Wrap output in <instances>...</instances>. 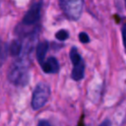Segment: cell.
I'll return each instance as SVG.
<instances>
[{
  "label": "cell",
  "instance_id": "obj_1",
  "mask_svg": "<svg viewBox=\"0 0 126 126\" xmlns=\"http://www.w3.org/2000/svg\"><path fill=\"white\" fill-rule=\"evenodd\" d=\"M8 81L17 87H25L30 81V64L25 58H19L9 68Z\"/></svg>",
  "mask_w": 126,
  "mask_h": 126
},
{
  "label": "cell",
  "instance_id": "obj_2",
  "mask_svg": "<svg viewBox=\"0 0 126 126\" xmlns=\"http://www.w3.org/2000/svg\"><path fill=\"white\" fill-rule=\"evenodd\" d=\"M49 96H50V87L45 83L37 84L32 95V100H31L32 108L33 110L42 108L47 102Z\"/></svg>",
  "mask_w": 126,
  "mask_h": 126
},
{
  "label": "cell",
  "instance_id": "obj_3",
  "mask_svg": "<svg viewBox=\"0 0 126 126\" xmlns=\"http://www.w3.org/2000/svg\"><path fill=\"white\" fill-rule=\"evenodd\" d=\"M64 14L71 20H78L83 11L84 0H59Z\"/></svg>",
  "mask_w": 126,
  "mask_h": 126
},
{
  "label": "cell",
  "instance_id": "obj_4",
  "mask_svg": "<svg viewBox=\"0 0 126 126\" xmlns=\"http://www.w3.org/2000/svg\"><path fill=\"white\" fill-rule=\"evenodd\" d=\"M70 59L73 64L71 77L74 81H80L85 76V63L77 48L74 46L70 50Z\"/></svg>",
  "mask_w": 126,
  "mask_h": 126
},
{
  "label": "cell",
  "instance_id": "obj_5",
  "mask_svg": "<svg viewBox=\"0 0 126 126\" xmlns=\"http://www.w3.org/2000/svg\"><path fill=\"white\" fill-rule=\"evenodd\" d=\"M41 7H42V2L41 1H38V2H36L34 4H32L31 6V8L29 9V11L24 16L23 24L27 25V26L35 24L40 18Z\"/></svg>",
  "mask_w": 126,
  "mask_h": 126
},
{
  "label": "cell",
  "instance_id": "obj_6",
  "mask_svg": "<svg viewBox=\"0 0 126 126\" xmlns=\"http://www.w3.org/2000/svg\"><path fill=\"white\" fill-rule=\"evenodd\" d=\"M40 66L42 71L46 74H55L59 71V63L55 57H48Z\"/></svg>",
  "mask_w": 126,
  "mask_h": 126
},
{
  "label": "cell",
  "instance_id": "obj_7",
  "mask_svg": "<svg viewBox=\"0 0 126 126\" xmlns=\"http://www.w3.org/2000/svg\"><path fill=\"white\" fill-rule=\"evenodd\" d=\"M48 47H49V44H48L47 41H41V42H39L37 44V47H36V58H37V61H38V63L40 65L45 60V54L48 51Z\"/></svg>",
  "mask_w": 126,
  "mask_h": 126
},
{
  "label": "cell",
  "instance_id": "obj_8",
  "mask_svg": "<svg viewBox=\"0 0 126 126\" xmlns=\"http://www.w3.org/2000/svg\"><path fill=\"white\" fill-rule=\"evenodd\" d=\"M22 42L18 39H14L9 46V52L12 56H18L22 51Z\"/></svg>",
  "mask_w": 126,
  "mask_h": 126
},
{
  "label": "cell",
  "instance_id": "obj_9",
  "mask_svg": "<svg viewBox=\"0 0 126 126\" xmlns=\"http://www.w3.org/2000/svg\"><path fill=\"white\" fill-rule=\"evenodd\" d=\"M55 37H56L58 40H60V41H64V40H66V39L69 37V32H68L66 30H59V31L56 32Z\"/></svg>",
  "mask_w": 126,
  "mask_h": 126
},
{
  "label": "cell",
  "instance_id": "obj_10",
  "mask_svg": "<svg viewBox=\"0 0 126 126\" xmlns=\"http://www.w3.org/2000/svg\"><path fill=\"white\" fill-rule=\"evenodd\" d=\"M79 39L82 43H88L90 41V37L86 32H80L79 33Z\"/></svg>",
  "mask_w": 126,
  "mask_h": 126
},
{
  "label": "cell",
  "instance_id": "obj_11",
  "mask_svg": "<svg viewBox=\"0 0 126 126\" xmlns=\"http://www.w3.org/2000/svg\"><path fill=\"white\" fill-rule=\"evenodd\" d=\"M121 32H122V38H123V43H124V46L126 48V24L123 25L122 29H121Z\"/></svg>",
  "mask_w": 126,
  "mask_h": 126
},
{
  "label": "cell",
  "instance_id": "obj_12",
  "mask_svg": "<svg viewBox=\"0 0 126 126\" xmlns=\"http://www.w3.org/2000/svg\"><path fill=\"white\" fill-rule=\"evenodd\" d=\"M36 126H51V125H50V123H49L47 120H45V119H41V120L38 121V123H37Z\"/></svg>",
  "mask_w": 126,
  "mask_h": 126
},
{
  "label": "cell",
  "instance_id": "obj_13",
  "mask_svg": "<svg viewBox=\"0 0 126 126\" xmlns=\"http://www.w3.org/2000/svg\"><path fill=\"white\" fill-rule=\"evenodd\" d=\"M98 126H111V121L109 119H104Z\"/></svg>",
  "mask_w": 126,
  "mask_h": 126
},
{
  "label": "cell",
  "instance_id": "obj_14",
  "mask_svg": "<svg viewBox=\"0 0 126 126\" xmlns=\"http://www.w3.org/2000/svg\"><path fill=\"white\" fill-rule=\"evenodd\" d=\"M1 51H2V47H1V40H0V65H1V61H2L1 60V54H2Z\"/></svg>",
  "mask_w": 126,
  "mask_h": 126
},
{
  "label": "cell",
  "instance_id": "obj_15",
  "mask_svg": "<svg viewBox=\"0 0 126 126\" xmlns=\"http://www.w3.org/2000/svg\"><path fill=\"white\" fill-rule=\"evenodd\" d=\"M125 4H126V0H125Z\"/></svg>",
  "mask_w": 126,
  "mask_h": 126
}]
</instances>
